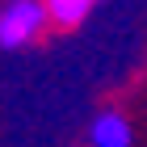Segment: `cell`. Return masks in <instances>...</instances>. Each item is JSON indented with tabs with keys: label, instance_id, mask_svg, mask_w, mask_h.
<instances>
[{
	"label": "cell",
	"instance_id": "1",
	"mask_svg": "<svg viewBox=\"0 0 147 147\" xmlns=\"http://www.w3.org/2000/svg\"><path fill=\"white\" fill-rule=\"evenodd\" d=\"M92 9H97V0H42V25H38L34 42H38V46H46L51 38L76 34Z\"/></svg>",
	"mask_w": 147,
	"mask_h": 147
},
{
	"label": "cell",
	"instance_id": "2",
	"mask_svg": "<svg viewBox=\"0 0 147 147\" xmlns=\"http://www.w3.org/2000/svg\"><path fill=\"white\" fill-rule=\"evenodd\" d=\"M38 25H42V4L34 0H17L0 13V42L4 46H21V42H34Z\"/></svg>",
	"mask_w": 147,
	"mask_h": 147
},
{
	"label": "cell",
	"instance_id": "3",
	"mask_svg": "<svg viewBox=\"0 0 147 147\" xmlns=\"http://www.w3.org/2000/svg\"><path fill=\"white\" fill-rule=\"evenodd\" d=\"M101 143L105 147H126V126L118 118H105L101 122Z\"/></svg>",
	"mask_w": 147,
	"mask_h": 147
}]
</instances>
